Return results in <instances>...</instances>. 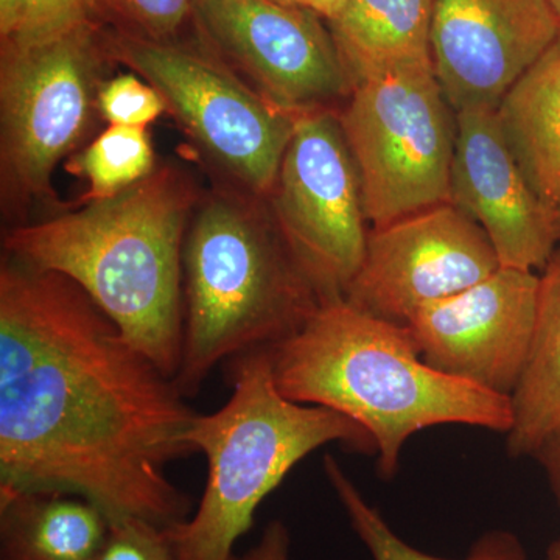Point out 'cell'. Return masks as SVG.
Segmentation results:
<instances>
[{"mask_svg":"<svg viewBox=\"0 0 560 560\" xmlns=\"http://www.w3.org/2000/svg\"><path fill=\"white\" fill-rule=\"evenodd\" d=\"M91 0H25L20 24L2 44L36 46L92 22Z\"/></svg>","mask_w":560,"mask_h":560,"instance_id":"cell-22","label":"cell"},{"mask_svg":"<svg viewBox=\"0 0 560 560\" xmlns=\"http://www.w3.org/2000/svg\"><path fill=\"white\" fill-rule=\"evenodd\" d=\"M106 47L113 61L160 92L232 187L270 197L298 114L265 98L212 49L120 33L106 35Z\"/></svg>","mask_w":560,"mask_h":560,"instance_id":"cell-6","label":"cell"},{"mask_svg":"<svg viewBox=\"0 0 560 560\" xmlns=\"http://www.w3.org/2000/svg\"><path fill=\"white\" fill-rule=\"evenodd\" d=\"M550 2L552 11H555L556 18H558L560 27V0H548Z\"/></svg>","mask_w":560,"mask_h":560,"instance_id":"cell-31","label":"cell"},{"mask_svg":"<svg viewBox=\"0 0 560 560\" xmlns=\"http://www.w3.org/2000/svg\"><path fill=\"white\" fill-rule=\"evenodd\" d=\"M497 116L515 160L551 209L560 205V38L501 98Z\"/></svg>","mask_w":560,"mask_h":560,"instance_id":"cell-17","label":"cell"},{"mask_svg":"<svg viewBox=\"0 0 560 560\" xmlns=\"http://www.w3.org/2000/svg\"><path fill=\"white\" fill-rule=\"evenodd\" d=\"M534 456H537L541 466L547 470L548 478H550L552 489H555L560 503V431L551 440L545 442L540 451Z\"/></svg>","mask_w":560,"mask_h":560,"instance_id":"cell-26","label":"cell"},{"mask_svg":"<svg viewBox=\"0 0 560 560\" xmlns=\"http://www.w3.org/2000/svg\"><path fill=\"white\" fill-rule=\"evenodd\" d=\"M267 205L323 304L345 300L370 231L359 172L337 113L298 114Z\"/></svg>","mask_w":560,"mask_h":560,"instance_id":"cell-9","label":"cell"},{"mask_svg":"<svg viewBox=\"0 0 560 560\" xmlns=\"http://www.w3.org/2000/svg\"><path fill=\"white\" fill-rule=\"evenodd\" d=\"M500 267L480 224L447 202L372 228L345 301L407 326L420 308L470 289Z\"/></svg>","mask_w":560,"mask_h":560,"instance_id":"cell-11","label":"cell"},{"mask_svg":"<svg viewBox=\"0 0 560 560\" xmlns=\"http://www.w3.org/2000/svg\"><path fill=\"white\" fill-rule=\"evenodd\" d=\"M338 117L372 228L451 202L456 113L434 68L357 83Z\"/></svg>","mask_w":560,"mask_h":560,"instance_id":"cell-7","label":"cell"},{"mask_svg":"<svg viewBox=\"0 0 560 560\" xmlns=\"http://www.w3.org/2000/svg\"><path fill=\"white\" fill-rule=\"evenodd\" d=\"M106 35L92 21L60 38L0 57L2 198L25 205L49 194L55 165L79 145L98 106Z\"/></svg>","mask_w":560,"mask_h":560,"instance_id":"cell-8","label":"cell"},{"mask_svg":"<svg viewBox=\"0 0 560 560\" xmlns=\"http://www.w3.org/2000/svg\"><path fill=\"white\" fill-rule=\"evenodd\" d=\"M291 537L285 523L275 521L265 526L259 541L242 556L228 560H290Z\"/></svg>","mask_w":560,"mask_h":560,"instance_id":"cell-25","label":"cell"},{"mask_svg":"<svg viewBox=\"0 0 560 560\" xmlns=\"http://www.w3.org/2000/svg\"><path fill=\"white\" fill-rule=\"evenodd\" d=\"M94 560H178L164 528L140 518L110 521Z\"/></svg>","mask_w":560,"mask_h":560,"instance_id":"cell-24","label":"cell"},{"mask_svg":"<svg viewBox=\"0 0 560 560\" xmlns=\"http://www.w3.org/2000/svg\"><path fill=\"white\" fill-rule=\"evenodd\" d=\"M536 326L525 370L512 393L508 452L536 455L560 431V246L539 276Z\"/></svg>","mask_w":560,"mask_h":560,"instance_id":"cell-18","label":"cell"},{"mask_svg":"<svg viewBox=\"0 0 560 560\" xmlns=\"http://www.w3.org/2000/svg\"><path fill=\"white\" fill-rule=\"evenodd\" d=\"M324 471L331 489L337 493L341 506L348 514L350 525L360 540L366 545L374 560H525V548L517 536L508 530H490L477 541L469 555L463 559H442L416 550L400 539L381 512L372 508L359 488L353 485L334 456L324 458Z\"/></svg>","mask_w":560,"mask_h":560,"instance_id":"cell-19","label":"cell"},{"mask_svg":"<svg viewBox=\"0 0 560 560\" xmlns=\"http://www.w3.org/2000/svg\"><path fill=\"white\" fill-rule=\"evenodd\" d=\"M109 525L105 511L83 497L0 488L2 560H94Z\"/></svg>","mask_w":560,"mask_h":560,"instance_id":"cell-16","label":"cell"},{"mask_svg":"<svg viewBox=\"0 0 560 560\" xmlns=\"http://www.w3.org/2000/svg\"><path fill=\"white\" fill-rule=\"evenodd\" d=\"M75 282L0 267V488L61 490L109 521L171 528L191 500L168 478L198 412Z\"/></svg>","mask_w":560,"mask_h":560,"instance_id":"cell-1","label":"cell"},{"mask_svg":"<svg viewBox=\"0 0 560 560\" xmlns=\"http://www.w3.org/2000/svg\"><path fill=\"white\" fill-rule=\"evenodd\" d=\"M320 14L278 0H198L202 38L265 98L293 114L330 109L353 81Z\"/></svg>","mask_w":560,"mask_h":560,"instance_id":"cell-10","label":"cell"},{"mask_svg":"<svg viewBox=\"0 0 560 560\" xmlns=\"http://www.w3.org/2000/svg\"><path fill=\"white\" fill-rule=\"evenodd\" d=\"M283 3H293V5H304L307 7V0H280Z\"/></svg>","mask_w":560,"mask_h":560,"instance_id":"cell-32","label":"cell"},{"mask_svg":"<svg viewBox=\"0 0 560 560\" xmlns=\"http://www.w3.org/2000/svg\"><path fill=\"white\" fill-rule=\"evenodd\" d=\"M183 265L184 340L175 382L186 397L223 361L285 341L323 304L267 200L232 186L198 206Z\"/></svg>","mask_w":560,"mask_h":560,"instance_id":"cell-4","label":"cell"},{"mask_svg":"<svg viewBox=\"0 0 560 560\" xmlns=\"http://www.w3.org/2000/svg\"><path fill=\"white\" fill-rule=\"evenodd\" d=\"M559 38L548 0H434L431 58L456 114L499 108Z\"/></svg>","mask_w":560,"mask_h":560,"instance_id":"cell-13","label":"cell"},{"mask_svg":"<svg viewBox=\"0 0 560 560\" xmlns=\"http://www.w3.org/2000/svg\"><path fill=\"white\" fill-rule=\"evenodd\" d=\"M198 0H91L92 16L114 25L120 35L150 40L178 39Z\"/></svg>","mask_w":560,"mask_h":560,"instance_id":"cell-21","label":"cell"},{"mask_svg":"<svg viewBox=\"0 0 560 560\" xmlns=\"http://www.w3.org/2000/svg\"><path fill=\"white\" fill-rule=\"evenodd\" d=\"M25 0H0V36L9 39L20 24Z\"/></svg>","mask_w":560,"mask_h":560,"instance_id":"cell-27","label":"cell"},{"mask_svg":"<svg viewBox=\"0 0 560 560\" xmlns=\"http://www.w3.org/2000/svg\"><path fill=\"white\" fill-rule=\"evenodd\" d=\"M200 202L173 165L77 212L22 223L3 253L75 282L165 375L176 378L184 340V243Z\"/></svg>","mask_w":560,"mask_h":560,"instance_id":"cell-2","label":"cell"},{"mask_svg":"<svg viewBox=\"0 0 560 560\" xmlns=\"http://www.w3.org/2000/svg\"><path fill=\"white\" fill-rule=\"evenodd\" d=\"M345 2L346 0H307V7L319 13L324 20L330 21Z\"/></svg>","mask_w":560,"mask_h":560,"instance_id":"cell-28","label":"cell"},{"mask_svg":"<svg viewBox=\"0 0 560 560\" xmlns=\"http://www.w3.org/2000/svg\"><path fill=\"white\" fill-rule=\"evenodd\" d=\"M540 278L500 267L411 316L407 327L433 370L511 397L528 359Z\"/></svg>","mask_w":560,"mask_h":560,"instance_id":"cell-12","label":"cell"},{"mask_svg":"<svg viewBox=\"0 0 560 560\" xmlns=\"http://www.w3.org/2000/svg\"><path fill=\"white\" fill-rule=\"evenodd\" d=\"M545 560H560V536L552 541L551 547L548 548L547 558Z\"/></svg>","mask_w":560,"mask_h":560,"instance_id":"cell-29","label":"cell"},{"mask_svg":"<svg viewBox=\"0 0 560 560\" xmlns=\"http://www.w3.org/2000/svg\"><path fill=\"white\" fill-rule=\"evenodd\" d=\"M73 171L90 183L88 202L120 194L154 171L149 132L143 127L110 125L75 158Z\"/></svg>","mask_w":560,"mask_h":560,"instance_id":"cell-20","label":"cell"},{"mask_svg":"<svg viewBox=\"0 0 560 560\" xmlns=\"http://www.w3.org/2000/svg\"><path fill=\"white\" fill-rule=\"evenodd\" d=\"M451 202L480 224L501 267L544 270L558 248L555 209L530 186L495 109L456 114Z\"/></svg>","mask_w":560,"mask_h":560,"instance_id":"cell-14","label":"cell"},{"mask_svg":"<svg viewBox=\"0 0 560 560\" xmlns=\"http://www.w3.org/2000/svg\"><path fill=\"white\" fill-rule=\"evenodd\" d=\"M278 2H280V0H278Z\"/></svg>","mask_w":560,"mask_h":560,"instance_id":"cell-33","label":"cell"},{"mask_svg":"<svg viewBox=\"0 0 560 560\" xmlns=\"http://www.w3.org/2000/svg\"><path fill=\"white\" fill-rule=\"evenodd\" d=\"M271 359L287 399L341 412L370 433L383 478L396 475L405 442L420 430L460 423L508 434L514 419L511 397L433 370L407 326L345 300L320 304Z\"/></svg>","mask_w":560,"mask_h":560,"instance_id":"cell-3","label":"cell"},{"mask_svg":"<svg viewBox=\"0 0 560 560\" xmlns=\"http://www.w3.org/2000/svg\"><path fill=\"white\" fill-rule=\"evenodd\" d=\"M434 0H346L329 21L353 88L390 73L433 68Z\"/></svg>","mask_w":560,"mask_h":560,"instance_id":"cell-15","label":"cell"},{"mask_svg":"<svg viewBox=\"0 0 560 560\" xmlns=\"http://www.w3.org/2000/svg\"><path fill=\"white\" fill-rule=\"evenodd\" d=\"M232 394L191 425V452L208 459V482L197 511L165 528L178 560H228L250 529L261 501L305 456L331 442L374 448L366 430L341 412L296 404L280 393L271 349L228 361Z\"/></svg>","mask_w":560,"mask_h":560,"instance_id":"cell-5","label":"cell"},{"mask_svg":"<svg viewBox=\"0 0 560 560\" xmlns=\"http://www.w3.org/2000/svg\"><path fill=\"white\" fill-rule=\"evenodd\" d=\"M97 108L110 125L143 128L167 110L160 92L135 75L105 81L98 92Z\"/></svg>","mask_w":560,"mask_h":560,"instance_id":"cell-23","label":"cell"},{"mask_svg":"<svg viewBox=\"0 0 560 560\" xmlns=\"http://www.w3.org/2000/svg\"><path fill=\"white\" fill-rule=\"evenodd\" d=\"M555 224H556V235H558V242L560 245V205L555 209Z\"/></svg>","mask_w":560,"mask_h":560,"instance_id":"cell-30","label":"cell"}]
</instances>
